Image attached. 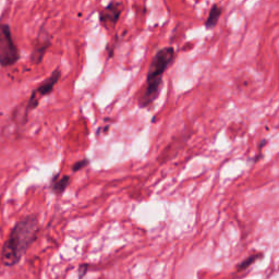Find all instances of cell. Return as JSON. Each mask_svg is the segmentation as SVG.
<instances>
[{
  "instance_id": "cell-1",
  "label": "cell",
  "mask_w": 279,
  "mask_h": 279,
  "mask_svg": "<svg viewBox=\"0 0 279 279\" xmlns=\"http://www.w3.org/2000/svg\"><path fill=\"white\" fill-rule=\"evenodd\" d=\"M40 232V221L37 215H28L12 228L8 239L3 245L0 259L5 266H16L34 243Z\"/></svg>"
},
{
  "instance_id": "cell-2",
  "label": "cell",
  "mask_w": 279,
  "mask_h": 279,
  "mask_svg": "<svg viewBox=\"0 0 279 279\" xmlns=\"http://www.w3.org/2000/svg\"><path fill=\"white\" fill-rule=\"evenodd\" d=\"M176 59V50L173 46L158 49L148 69L144 90L138 98L140 108H149L160 97L164 84V74Z\"/></svg>"
},
{
  "instance_id": "cell-3",
  "label": "cell",
  "mask_w": 279,
  "mask_h": 279,
  "mask_svg": "<svg viewBox=\"0 0 279 279\" xmlns=\"http://www.w3.org/2000/svg\"><path fill=\"white\" fill-rule=\"evenodd\" d=\"M20 58L21 54L14 40L11 27L8 23L0 22V66L12 67Z\"/></svg>"
},
{
  "instance_id": "cell-4",
  "label": "cell",
  "mask_w": 279,
  "mask_h": 279,
  "mask_svg": "<svg viewBox=\"0 0 279 279\" xmlns=\"http://www.w3.org/2000/svg\"><path fill=\"white\" fill-rule=\"evenodd\" d=\"M61 78V70L56 68L54 71L50 73L48 78L44 80L42 83L37 86L33 92L31 93V96L28 100L27 106H25V117H28L29 112L36 109L40 105V101L43 97L48 96L55 90V86L58 83Z\"/></svg>"
},
{
  "instance_id": "cell-5",
  "label": "cell",
  "mask_w": 279,
  "mask_h": 279,
  "mask_svg": "<svg viewBox=\"0 0 279 279\" xmlns=\"http://www.w3.org/2000/svg\"><path fill=\"white\" fill-rule=\"evenodd\" d=\"M123 12V4L117 0H110L98 12V20L101 27L106 30H113L118 24Z\"/></svg>"
},
{
  "instance_id": "cell-6",
  "label": "cell",
  "mask_w": 279,
  "mask_h": 279,
  "mask_svg": "<svg viewBox=\"0 0 279 279\" xmlns=\"http://www.w3.org/2000/svg\"><path fill=\"white\" fill-rule=\"evenodd\" d=\"M52 46V40H50L49 34L46 32V30L42 28L39 36L35 40L33 44V49H32L31 55H30V61L32 65L37 66L43 61L44 57H45L47 50Z\"/></svg>"
},
{
  "instance_id": "cell-7",
  "label": "cell",
  "mask_w": 279,
  "mask_h": 279,
  "mask_svg": "<svg viewBox=\"0 0 279 279\" xmlns=\"http://www.w3.org/2000/svg\"><path fill=\"white\" fill-rule=\"evenodd\" d=\"M223 15V8L218 4H214L209 9L208 16L204 22V27L206 30H214L219 21V19Z\"/></svg>"
},
{
  "instance_id": "cell-8",
  "label": "cell",
  "mask_w": 279,
  "mask_h": 279,
  "mask_svg": "<svg viewBox=\"0 0 279 279\" xmlns=\"http://www.w3.org/2000/svg\"><path fill=\"white\" fill-rule=\"evenodd\" d=\"M70 183V177L69 176H60L59 174L54 176L52 178V181H50V189L52 191L57 194L60 195L63 192L66 191L68 186Z\"/></svg>"
},
{
  "instance_id": "cell-9",
  "label": "cell",
  "mask_w": 279,
  "mask_h": 279,
  "mask_svg": "<svg viewBox=\"0 0 279 279\" xmlns=\"http://www.w3.org/2000/svg\"><path fill=\"white\" fill-rule=\"evenodd\" d=\"M262 257V254L261 253H257V254H253L251 256H249L248 258H245L243 259L242 262L239 263L237 265V270L238 271H242V270H245V269H248L250 266H252L253 264H254L257 259H259Z\"/></svg>"
},
{
  "instance_id": "cell-10",
  "label": "cell",
  "mask_w": 279,
  "mask_h": 279,
  "mask_svg": "<svg viewBox=\"0 0 279 279\" xmlns=\"http://www.w3.org/2000/svg\"><path fill=\"white\" fill-rule=\"evenodd\" d=\"M90 164V161L88 160H82V161H79V162H77L75 163L73 166H72V170H73V173H77V171H79V170H82L83 169L84 167H86L87 165Z\"/></svg>"
},
{
  "instance_id": "cell-11",
  "label": "cell",
  "mask_w": 279,
  "mask_h": 279,
  "mask_svg": "<svg viewBox=\"0 0 279 279\" xmlns=\"http://www.w3.org/2000/svg\"><path fill=\"white\" fill-rule=\"evenodd\" d=\"M88 269V265H81L79 268V275H80V279L83 278L86 274V271Z\"/></svg>"
},
{
  "instance_id": "cell-12",
  "label": "cell",
  "mask_w": 279,
  "mask_h": 279,
  "mask_svg": "<svg viewBox=\"0 0 279 279\" xmlns=\"http://www.w3.org/2000/svg\"><path fill=\"white\" fill-rule=\"evenodd\" d=\"M0 201H2V198H0Z\"/></svg>"
}]
</instances>
